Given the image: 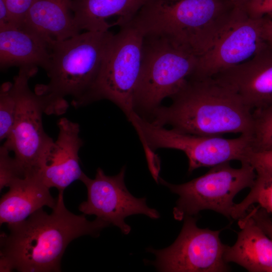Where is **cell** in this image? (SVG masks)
<instances>
[{"label": "cell", "mask_w": 272, "mask_h": 272, "mask_svg": "<svg viewBox=\"0 0 272 272\" xmlns=\"http://www.w3.org/2000/svg\"><path fill=\"white\" fill-rule=\"evenodd\" d=\"M252 115V150H272V106L253 110Z\"/></svg>", "instance_id": "cell-21"}, {"label": "cell", "mask_w": 272, "mask_h": 272, "mask_svg": "<svg viewBox=\"0 0 272 272\" xmlns=\"http://www.w3.org/2000/svg\"><path fill=\"white\" fill-rule=\"evenodd\" d=\"M58 134L42 159L36 174L49 188L64 190L84 172L80 166L79 152L83 145L78 123L65 117L57 122Z\"/></svg>", "instance_id": "cell-13"}, {"label": "cell", "mask_w": 272, "mask_h": 272, "mask_svg": "<svg viewBox=\"0 0 272 272\" xmlns=\"http://www.w3.org/2000/svg\"><path fill=\"white\" fill-rule=\"evenodd\" d=\"M213 77L233 90L252 111L272 106V47L266 43L249 60Z\"/></svg>", "instance_id": "cell-14"}, {"label": "cell", "mask_w": 272, "mask_h": 272, "mask_svg": "<svg viewBox=\"0 0 272 272\" xmlns=\"http://www.w3.org/2000/svg\"><path fill=\"white\" fill-rule=\"evenodd\" d=\"M198 56L168 36L143 35L135 112L148 119L164 99L171 98L194 73Z\"/></svg>", "instance_id": "cell-5"}, {"label": "cell", "mask_w": 272, "mask_h": 272, "mask_svg": "<svg viewBox=\"0 0 272 272\" xmlns=\"http://www.w3.org/2000/svg\"><path fill=\"white\" fill-rule=\"evenodd\" d=\"M248 163L255 171L272 174V150L258 152L252 150L249 155Z\"/></svg>", "instance_id": "cell-25"}, {"label": "cell", "mask_w": 272, "mask_h": 272, "mask_svg": "<svg viewBox=\"0 0 272 272\" xmlns=\"http://www.w3.org/2000/svg\"><path fill=\"white\" fill-rule=\"evenodd\" d=\"M235 5L243 7L244 5L249 1V0H230Z\"/></svg>", "instance_id": "cell-29"}, {"label": "cell", "mask_w": 272, "mask_h": 272, "mask_svg": "<svg viewBox=\"0 0 272 272\" xmlns=\"http://www.w3.org/2000/svg\"><path fill=\"white\" fill-rule=\"evenodd\" d=\"M257 224L272 239V219L269 215L259 206L249 208L247 211Z\"/></svg>", "instance_id": "cell-27"}, {"label": "cell", "mask_w": 272, "mask_h": 272, "mask_svg": "<svg viewBox=\"0 0 272 272\" xmlns=\"http://www.w3.org/2000/svg\"><path fill=\"white\" fill-rule=\"evenodd\" d=\"M35 0H5L10 16L16 23L24 22L26 16Z\"/></svg>", "instance_id": "cell-26"}, {"label": "cell", "mask_w": 272, "mask_h": 272, "mask_svg": "<svg viewBox=\"0 0 272 272\" xmlns=\"http://www.w3.org/2000/svg\"><path fill=\"white\" fill-rule=\"evenodd\" d=\"M72 0H35L24 23L47 39L61 41L80 32L74 19Z\"/></svg>", "instance_id": "cell-19"}, {"label": "cell", "mask_w": 272, "mask_h": 272, "mask_svg": "<svg viewBox=\"0 0 272 272\" xmlns=\"http://www.w3.org/2000/svg\"><path fill=\"white\" fill-rule=\"evenodd\" d=\"M246 14L253 19L272 16V0H249L242 7Z\"/></svg>", "instance_id": "cell-24"}, {"label": "cell", "mask_w": 272, "mask_h": 272, "mask_svg": "<svg viewBox=\"0 0 272 272\" xmlns=\"http://www.w3.org/2000/svg\"><path fill=\"white\" fill-rule=\"evenodd\" d=\"M125 172L123 166L117 174L108 176L98 168L94 179L84 173L80 180L87 188V199L79 205V210L84 215H95L128 234L131 228L125 222L127 217L143 214L156 219L160 215L147 205L146 198L135 197L128 191L124 183Z\"/></svg>", "instance_id": "cell-11"}, {"label": "cell", "mask_w": 272, "mask_h": 272, "mask_svg": "<svg viewBox=\"0 0 272 272\" xmlns=\"http://www.w3.org/2000/svg\"><path fill=\"white\" fill-rule=\"evenodd\" d=\"M0 202V223L8 225L22 222L44 206L53 209L57 199L36 173L14 181Z\"/></svg>", "instance_id": "cell-16"}, {"label": "cell", "mask_w": 272, "mask_h": 272, "mask_svg": "<svg viewBox=\"0 0 272 272\" xmlns=\"http://www.w3.org/2000/svg\"><path fill=\"white\" fill-rule=\"evenodd\" d=\"M255 203L272 218V174L256 171V177L250 192L242 201L235 203L231 219L237 220L242 217Z\"/></svg>", "instance_id": "cell-20"}, {"label": "cell", "mask_w": 272, "mask_h": 272, "mask_svg": "<svg viewBox=\"0 0 272 272\" xmlns=\"http://www.w3.org/2000/svg\"><path fill=\"white\" fill-rule=\"evenodd\" d=\"M148 0H72L74 19L81 31L106 32L112 27L108 21L115 17L117 26L131 21Z\"/></svg>", "instance_id": "cell-18"}, {"label": "cell", "mask_w": 272, "mask_h": 272, "mask_svg": "<svg viewBox=\"0 0 272 272\" xmlns=\"http://www.w3.org/2000/svg\"><path fill=\"white\" fill-rule=\"evenodd\" d=\"M262 31L264 41L272 47V19L271 18H262Z\"/></svg>", "instance_id": "cell-28"}, {"label": "cell", "mask_w": 272, "mask_h": 272, "mask_svg": "<svg viewBox=\"0 0 272 272\" xmlns=\"http://www.w3.org/2000/svg\"><path fill=\"white\" fill-rule=\"evenodd\" d=\"M268 272H272V268H271L270 269H269L268 271Z\"/></svg>", "instance_id": "cell-30"}, {"label": "cell", "mask_w": 272, "mask_h": 272, "mask_svg": "<svg viewBox=\"0 0 272 272\" xmlns=\"http://www.w3.org/2000/svg\"><path fill=\"white\" fill-rule=\"evenodd\" d=\"M243 10L230 0H148L131 22L143 35L168 36L199 57Z\"/></svg>", "instance_id": "cell-3"}, {"label": "cell", "mask_w": 272, "mask_h": 272, "mask_svg": "<svg viewBox=\"0 0 272 272\" xmlns=\"http://www.w3.org/2000/svg\"><path fill=\"white\" fill-rule=\"evenodd\" d=\"M143 39V34L131 22L113 34L86 105L108 100L123 111L129 121L131 119L135 113L133 98L140 74Z\"/></svg>", "instance_id": "cell-8"}, {"label": "cell", "mask_w": 272, "mask_h": 272, "mask_svg": "<svg viewBox=\"0 0 272 272\" xmlns=\"http://www.w3.org/2000/svg\"><path fill=\"white\" fill-rule=\"evenodd\" d=\"M196 216H186L182 229L169 247L148 251L156 256L152 262L158 270L168 272H226L231 269L224 260L227 245L220 238L221 230L202 229Z\"/></svg>", "instance_id": "cell-10"}, {"label": "cell", "mask_w": 272, "mask_h": 272, "mask_svg": "<svg viewBox=\"0 0 272 272\" xmlns=\"http://www.w3.org/2000/svg\"><path fill=\"white\" fill-rule=\"evenodd\" d=\"M241 164L239 168H233L230 162L212 167L204 175L181 184L170 183L159 177L158 181L179 195L173 209L174 218L181 221L209 210L231 219L235 196L250 188L256 177L251 164Z\"/></svg>", "instance_id": "cell-7"}, {"label": "cell", "mask_w": 272, "mask_h": 272, "mask_svg": "<svg viewBox=\"0 0 272 272\" xmlns=\"http://www.w3.org/2000/svg\"><path fill=\"white\" fill-rule=\"evenodd\" d=\"M17 107L13 83H3L0 89V140H6L12 130Z\"/></svg>", "instance_id": "cell-22"}, {"label": "cell", "mask_w": 272, "mask_h": 272, "mask_svg": "<svg viewBox=\"0 0 272 272\" xmlns=\"http://www.w3.org/2000/svg\"><path fill=\"white\" fill-rule=\"evenodd\" d=\"M34 68H20L14 78L17 107L11 133L3 146L14 153L24 176L35 173L43 156L53 143L42 123L43 107L39 97L28 86L37 72Z\"/></svg>", "instance_id": "cell-9"}, {"label": "cell", "mask_w": 272, "mask_h": 272, "mask_svg": "<svg viewBox=\"0 0 272 272\" xmlns=\"http://www.w3.org/2000/svg\"><path fill=\"white\" fill-rule=\"evenodd\" d=\"M130 123L139 136L149 164L157 161L154 150H180L186 156L189 173L200 167H212L231 161L248 162L252 151L251 135L241 134L235 139L185 133L155 124L138 114Z\"/></svg>", "instance_id": "cell-6"}, {"label": "cell", "mask_w": 272, "mask_h": 272, "mask_svg": "<svg viewBox=\"0 0 272 272\" xmlns=\"http://www.w3.org/2000/svg\"><path fill=\"white\" fill-rule=\"evenodd\" d=\"M55 207L48 214L42 208L25 220L8 226L1 235L0 271H60V261L68 244L80 236H98L110 224L97 218L88 220L65 207L63 191H58Z\"/></svg>", "instance_id": "cell-1"}, {"label": "cell", "mask_w": 272, "mask_h": 272, "mask_svg": "<svg viewBox=\"0 0 272 272\" xmlns=\"http://www.w3.org/2000/svg\"><path fill=\"white\" fill-rule=\"evenodd\" d=\"M113 34L110 31H86L61 41L50 43L51 63L46 72L47 84H38L35 93L40 98L44 113L60 115L72 105H86L99 76Z\"/></svg>", "instance_id": "cell-4"}, {"label": "cell", "mask_w": 272, "mask_h": 272, "mask_svg": "<svg viewBox=\"0 0 272 272\" xmlns=\"http://www.w3.org/2000/svg\"><path fill=\"white\" fill-rule=\"evenodd\" d=\"M240 231L235 244L227 245L224 260L250 272H268L272 268V239L257 224L249 212L238 219Z\"/></svg>", "instance_id": "cell-17"}, {"label": "cell", "mask_w": 272, "mask_h": 272, "mask_svg": "<svg viewBox=\"0 0 272 272\" xmlns=\"http://www.w3.org/2000/svg\"><path fill=\"white\" fill-rule=\"evenodd\" d=\"M262 18H250L243 10L215 44L198 57L191 77H213L252 58L266 44L262 36Z\"/></svg>", "instance_id": "cell-12"}, {"label": "cell", "mask_w": 272, "mask_h": 272, "mask_svg": "<svg viewBox=\"0 0 272 272\" xmlns=\"http://www.w3.org/2000/svg\"><path fill=\"white\" fill-rule=\"evenodd\" d=\"M3 145L0 148V189L9 186L16 179L25 177L15 159Z\"/></svg>", "instance_id": "cell-23"}, {"label": "cell", "mask_w": 272, "mask_h": 272, "mask_svg": "<svg viewBox=\"0 0 272 272\" xmlns=\"http://www.w3.org/2000/svg\"><path fill=\"white\" fill-rule=\"evenodd\" d=\"M168 106L147 119L178 131L200 136L235 133L252 135V110L230 88L213 77H190Z\"/></svg>", "instance_id": "cell-2"}, {"label": "cell", "mask_w": 272, "mask_h": 272, "mask_svg": "<svg viewBox=\"0 0 272 272\" xmlns=\"http://www.w3.org/2000/svg\"><path fill=\"white\" fill-rule=\"evenodd\" d=\"M51 41L24 22L0 28L1 70L40 67L47 72L51 63Z\"/></svg>", "instance_id": "cell-15"}]
</instances>
